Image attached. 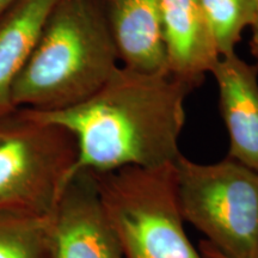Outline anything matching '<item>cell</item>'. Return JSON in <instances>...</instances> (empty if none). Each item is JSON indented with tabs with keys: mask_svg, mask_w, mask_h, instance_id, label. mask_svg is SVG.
I'll return each instance as SVG.
<instances>
[{
	"mask_svg": "<svg viewBox=\"0 0 258 258\" xmlns=\"http://www.w3.org/2000/svg\"><path fill=\"white\" fill-rule=\"evenodd\" d=\"M91 172L123 258H203L183 226L175 161Z\"/></svg>",
	"mask_w": 258,
	"mask_h": 258,
	"instance_id": "obj_3",
	"label": "cell"
},
{
	"mask_svg": "<svg viewBox=\"0 0 258 258\" xmlns=\"http://www.w3.org/2000/svg\"><path fill=\"white\" fill-rule=\"evenodd\" d=\"M105 8L122 66L169 73L159 0H105Z\"/></svg>",
	"mask_w": 258,
	"mask_h": 258,
	"instance_id": "obj_9",
	"label": "cell"
},
{
	"mask_svg": "<svg viewBox=\"0 0 258 258\" xmlns=\"http://www.w3.org/2000/svg\"><path fill=\"white\" fill-rule=\"evenodd\" d=\"M15 2L16 0H0V15L5 12Z\"/></svg>",
	"mask_w": 258,
	"mask_h": 258,
	"instance_id": "obj_15",
	"label": "cell"
},
{
	"mask_svg": "<svg viewBox=\"0 0 258 258\" xmlns=\"http://www.w3.org/2000/svg\"><path fill=\"white\" fill-rule=\"evenodd\" d=\"M184 221L228 258L258 256V172L232 158L199 164L182 153L175 160Z\"/></svg>",
	"mask_w": 258,
	"mask_h": 258,
	"instance_id": "obj_5",
	"label": "cell"
},
{
	"mask_svg": "<svg viewBox=\"0 0 258 258\" xmlns=\"http://www.w3.org/2000/svg\"><path fill=\"white\" fill-rule=\"evenodd\" d=\"M120 59L105 0H59L12 88L16 108L54 111L85 101Z\"/></svg>",
	"mask_w": 258,
	"mask_h": 258,
	"instance_id": "obj_2",
	"label": "cell"
},
{
	"mask_svg": "<svg viewBox=\"0 0 258 258\" xmlns=\"http://www.w3.org/2000/svg\"><path fill=\"white\" fill-rule=\"evenodd\" d=\"M59 0H16L0 15V118L15 109L12 88Z\"/></svg>",
	"mask_w": 258,
	"mask_h": 258,
	"instance_id": "obj_10",
	"label": "cell"
},
{
	"mask_svg": "<svg viewBox=\"0 0 258 258\" xmlns=\"http://www.w3.org/2000/svg\"><path fill=\"white\" fill-rule=\"evenodd\" d=\"M211 73L230 139L228 157L258 172V66L233 53L221 56Z\"/></svg>",
	"mask_w": 258,
	"mask_h": 258,
	"instance_id": "obj_7",
	"label": "cell"
},
{
	"mask_svg": "<svg viewBox=\"0 0 258 258\" xmlns=\"http://www.w3.org/2000/svg\"><path fill=\"white\" fill-rule=\"evenodd\" d=\"M192 90L170 73H145L121 64L98 91L78 104L54 111L28 110L76 139L78 157L72 176L79 171L157 167L180 154L185 99Z\"/></svg>",
	"mask_w": 258,
	"mask_h": 258,
	"instance_id": "obj_1",
	"label": "cell"
},
{
	"mask_svg": "<svg viewBox=\"0 0 258 258\" xmlns=\"http://www.w3.org/2000/svg\"><path fill=\"white\" fill-rule=\"evenodd\" d=\"M50 258H123L91 171L71 177L49 215Z\"/></svg>",
	"mask_w": 258,
	"mask_h": 258,
	"instance_id": "obj_6",
	"label": "cell"
},
{
	"mask_svg": "<svg viewBox=\"0 0 258 258\" xmlns=\"http://www.w3.org/2000/svg\"><path fill=\"white\" fill-rule=\"evenodd\" d=\"M220 56L235 53L241 34L253 21L252 0H198Z\"/></svg>",
	"mask_w": 258,
	"mask_h": 258,
	"instance_id": "obj_12",
	"label": "cell"
},
{
	"mask_svg": "<svg viewBox=\"0 0 258 258\" xmlns=\"http://www.w3.org/2000/svg\"><path fill=\"white\" fill-rule=\"evenodd\" d=\"M78 157L67 129L17 108L0 118V213L49 217Z\"/></svg>",
	"mask_w": 258,
	"mask_h": 258,
	"instance_id": "obj_4",
	"label": "cell"
},
{
	"mask_svg": "<svg viewBox=\"0 0 258 258\" xmlns=\"http://www.w3.org/2000/svg\"><path fill=\"white\" fill-rule=\"evenodd\" d=\"M167 71L192 88L220 59L217 42L198 0H159Z\"/></svg>",
	"mask_w": 258,
	"mask_h": 258,
	"instance_id": "obj_8",
	"label": "cell"
},
{
	"mask_svg": "<svg viewBox=\"0 0 258 258\" xmlns=\"http://www.w3.org/2000/svg\"><path fill=\"white\" fill-rule=\"evenodd\" d=\"M199 251L200 253L202 254L203 258H228L224 256L221 252H219V251L215 249V247H213L207 240H203L200 243ZM256 258H258V256Z\"/></svg>",
	"mask_w": 258,
	"mask_h": 258,
	"instance_id": "obj_14",
	"label": "cell"
},
{
	"mask_svg": "<svg viewBox=\"0 0 258 258\" xmlns=\"http://www.w3.org/2000/svg\"><path fill=\"white\" fill-rule=\"evenodd\" d=\"M0 258H50L49 217L0 213Z\"/></svg>",
	"mask_w": 258,
	"mask_h": 258,
	"instance_id": "obj_11",
	"label": "cell"
},
{
	"mask_svg": "<svg viewBox=\"0 0 258 258\" xmlns=\"http://www.w3.org/2000/svg\"><path fill=\"white\" fill-rule=\"evenodd\" d=\"M253 2V21L251 24V31H252V36H251L250 42V49L254 59H256V64L258 66V0H252Z\"/></svg>",
	"mask_w": 258,
	"mask_h": 258,
	"instance_id": "obj_13",
	"label": "cell"
}]
</instances>
